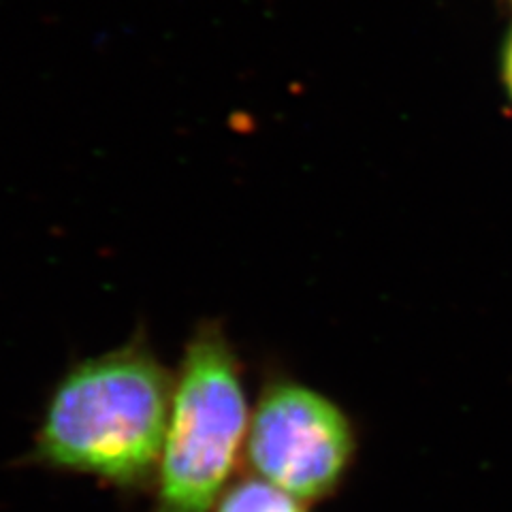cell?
Returning a JSON list of instances; mask_svg holds the SVG:
<instances>
[{"instance_id":"obj_1","label":"cell","mask_w":512,"mask_h":512,"mask_svg":"<svg viewBox=\"0 0 512 512\" xmlns=\"http://www.w3.org/2000/svg\"><path fill=\"white\" fill-rule=\"evenodd\" d=\"M173 376L146 342L73 365L45 408L39 459L116 485L148 478L163 455Z\"/></svg>"},{"instance_id":"obj_3","label":"cell","mask_w":512,"mask_h":512,"mask_svg":"<svg viewBox=\"0 0 512 512\" xmlns=\"http://www.w3.org/2000/svg\"><path fill=\"white\" fill-rule=\"evenodd\" d=\"M352 446L340 408L291 382L263 393L248 427L250 468L301 502L325 498L340 485Z\"/></svg>"},{"instance_id":"obj_4","label":"cell","mask_w":512,"mask_h":512,"mask_svg":"<svg viewBox=\"0 0 512 512\" xmlns=\"http://www.w3.org/2000/svg\"><path fill=\"white\" fill-rule=\"evenodd\" d=\"M216 512H306L295 495L263 478H248L224 493Z\"/></svg>"},{"instance_id":"obj_5","label":"cell","mask_w":512,"mask_h":512,"mask_svg":"<svg viewBox=\"0 0 512 512\" xmlns=\"http://www.w3.org/2000/svg\"><path fill=\"white\" fill-rule=\"evenodd\" d=\"M506 82H508L510 92H512V41H510V47H508V54H506Z\"/></svg>"},{"instance_id":"obj_2","label":"cell","mask_w":512,"mask_h":512,"mask_svg":"<svg viewBox=\"0 0 512 512\" xmlns=\"http://www.w3.org/2000/svg\"><path fill=\"white\" fill-rule=\"evenodd\" d=\"M248 436V404L237 359L214 325L188 342L173 378L156 512H210Z\"/></svg>"}]
</instances>
